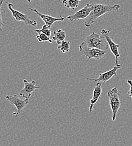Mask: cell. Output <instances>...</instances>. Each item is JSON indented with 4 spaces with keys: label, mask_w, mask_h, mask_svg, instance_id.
<instances>
[{
    "label": "cell",
    "mask_w": 132,
    "mask_h": 146,
    "mask_svg": "<svg viewBox=\"0 0 132 146\" xmlns=\"http://www.w3.org/2000/svg\"><path fill=\"white\" fill-rule=\"evenodd\" d=\"M120 8V5L119 4L110 5L102 3H96L94 5V8L89 15L85 19L84 25L86 27L89 28L101 17L110 12L118 11Z\"/></svg>",
    "instance_id": "obj_1"
},
{
    "label": "cell",
    "mask_w": 132,
    "mask_h": 146,
    "mask_svg": "<svg viewBox=\"0 0 132 146\" xmlns=\"http://www.w3.org/2000/svg\"><path fill=\"white\" fill-rule=\"evenodd\" d=\"M79 50L82 55H85L88 58L86 62L92 58L99 60L103 57L106 54L105 51L88 47L84 42H82L79 45Z\"/></svg>",
    "instance_id": "obj_3"
},
{
    "label": "cell",
    "mask_w": 132,
    "mask_h": 146,
    "mask_svg": "<svg viewBox=\"0 0 132 146\" xmlns=\"http://www.w3.org/2000/svg\"><path fill=\"white\" fill-rule=\"evenodd\" d=\"M93 8L94 5L87 3L82 9L77 11L74 14L68 16L67 18L71 21L85 19L89 15Z\"/></svg>",
    "instance_id": "obj_9"
},
{
    "label": "cell",
    "mask_w": 132,
    "mask_h": 146,
    "mask_svg": "<svg viewBox=\"0 0 132 146\" xmlns=\"http://www.w3.org/2000/svg\"><path fill=\"white\" fill-rule=\"evenodd\" d=\"M70 42L68 40H63L58 46V49L60 50L63 53L67 52L70 49Z\"/></svg>",
    "instance_id": "obj_15"
},
{
    "label": "cell",
    "mask_w": 132,
    "mask_h": 146,
    "mask_svg": "<svg viewBox=\"0 0 132 146\" xmlns=\"http://www.w3.org/2000/svg\"><path fill=\"white\" fill-rule=\"evenodd\" d=\"M102 83H101V82H96V84L93 91V97L90 101V105L89 107V111L90 113L92 112L95 104L98 102L99 98H100L102 94Z\"/></svg>",
    "instance_id": "obj_12"
},
{
    "label": "cell",
    "mask_w": 132,
    "mask_h": 146,
    "mask_svg": "<svg viewBox=\"0 0 132 146\" xmlns=\"http://www.w3.org/2000/svg\"><path fill=\"white\" fill-rule=\"evenodd\" d=\"M127 83L129 84V86H130V89L129 91L128 92V95L129 96V97L132 98V80H127Z\"/></svg>",
    "instance_id": "obj_19"
},
{
    "label": "cell",
    "mask_w": 132,
    "mask_h": 146,
    "mask_svg": "<svg viewBox=\"0 0 132 146\" xmlns=\"http://www.w3.org/2000/svg\"><path fill=\"white\" fill-rule=\"evenodd\" d=\"M3 2V0H0V31H2L3 26L4 24V21L3 20V15L5 13L4 9L2 8Z\"/></svg>",
    "instance_id": "obj_18"
},
{
    "label": "cell",
    "mask_w": 132,
    "mask_h": 146,
    "mask_svg": "<svg viewBox=\"0 0 132 146\" xmlns=\"http://www.w3.org/2000/svg\"><path fill=\"white\" fill-rule=\"evenodd\" d=\"M24 88L20 91L19 94L21 96L30 99L32 93L38 89H40V87L36 86V82L35 80L29 82L26 79L23 80Z\"/></svg>",
    "instance_id": "obj_10"
},
{
    "label": "cell",
    "mask_w": 132,
    "mask_h": 146,
    "mask_svg": "<svg viewBox=\"0 0 132 146\" xmlns=\"http://www.w3.org/2000/svg\"><path fill=\"white\" fill-rule=\"evenodd\" d=\"M28 2H31L32 1H33V0H27ZM39 1H42V0H39Z\"/></svg>",
    "instance_id": "obj_20"
},
{
    "label": "cell",
    "mask_w": 132,
    "mask_h": 146,
    "mask_svg": "<svg viewBox=\"0 0 132 146\" xmlns=\"http://www.w3.org/2000/svg\"><path fill=\"white\" fill-rule=\"evenodd\" d=\"M29 10L37 14L41 18V19L43 20V21L45 23V24L49 27V28L50 29H51L52 28L54 23H56V21H63L64 20V18L62 15H60L59 18H54L50 15H48L41 14L38 11V10L36 9L29 8Z\"/></svg>",
    "instance_id": "obj_11"
},
{
    "label": "cell",
    "mask_w": 132,
    "mask_h": 146,
    "mask_svg": "<svg viewBox=\"0 0 132 146\" xmlns=\"http://www.w3.org/2000/svg\"><path fill=\"white\" fill-rule=\"evenodd\" d=\"M38 35L36 36V38L40 42H49V43H52L53 42V39H52L50 37L46 35L45 34H44L41 32H38Z\"/></svg>",
    "instance_id": "obj_16"
},
{
    "label": "cell",
    "mask_w": 132,
    "mask_h": 146,
    "mask_svg": "<svg viewBox=\"0 0 132 146\" xmlns=\"http://www.w3.org/2000/svg\"><path fill=\"white\" fill-rule=\"evenodd\" d=\"M84 42L89 47L96 48L105 51H107L109 47L106 38L102 35L101 36L94 32L87 36Z\"/></svg>",
    "instance_id": "obj_2"
},
{
    "label": "cell",
    "mask_w": 132,
    "mask_h": 146,
    "mask_svg": "<svg viewBox=\"0 0 132 146\" xmlns=\"http://www.w3.org/2000/svg\"><path fill=\"white\" fill-rule=\"evenodd\" d=\"M51 29H50L49 28V27L46 25V24H44L42 28L41 29H37L35 30V32H41V33H42L44 34H45L46 35H47L48 36L50 37L51 36Z\"/></svg>",
    "instance_id": "obj_17"
},
{
    "label": "cell",
    "mask_w": 132,
    "mask_h": 146,
    "mask_svg": "<svg viewBox=\"0 0 132 146\" xmlns=\"http://www.w3.org/2000/svg\"><path fill=\"white\" fill-rule=\"evenodd\" d=\"M122 66L119 64L115 65L113 68L106 72L99 74V75L98 78L93 79V78H86V80L88 81H93L95 82H103L106 83L110 80L113 76L117 75V71L121 69Z\"/></svg>",
    "instance_id": "obj_8"
},
{
    "label": "cell",
    "mask_w": 132,
    "mask_h": 146,
    "mask_svg": "<svg viewBox=\"0 0 132 146\" xmlns=\"http://www.w3.org/2000/svg\"><path fill=\"white\" fill-rule=\"evenodd\" d=\"M108 97L110 100V104L113 112V121L116 119L118 111L121 106V101L119 98V93L116 87H114L108 92Z\"/></svg>",
    "instance_id": "obj_5"
},
{
    "label": "cell",
    "mask_w": 132,
    "mask_h": 146,
    "mask_svg": "<svg viewBox=\"0 0 132 146\" xmlns=\"http://www.w3.org/2000/svg\"><path fill=\"white\" fill-rule=\"evenodd\" d=\"M80 1L81 0H63L62 3L66 8L74 10L78 7Z\"/></svg>",
    "instance_id": "obj_14"
},
{
    "label": "cell",
    "mask_w": 132,
    "mask_h": 146,
    "mask_svg": "<svg viewBox=\"0 0 132 146\" xmlns=\"http://www.w3.org/2000/svg\"><path fill=\"white\" fill-rule=\"evenodd\" d=\"M6 4L7 5V8L10 11L13 17L16 20L18 21H21L27 25H31L32 27H36L38 25V23L36 22V20L30 19L27 15L22 13H20V11L17 10H15L13 8L14 5L13 3L6 2Z\"/></svg>",
    "instance_id": "obj_6"
},
{
    "label": "cell",
    "mask_w": 132,
    "mask_h": 146,
    "mask_svg": "<svg viewBox=\"0 0 132 146\" xmlns=\"http://www.w3.org/2000/svg\"><path fill=\"white\" fill-rule=\"evenodd\" d=\"M110 32H111L110 29L109 31H106V29H103L101 31V35H102L106 38V39L109 44V46L110 47V48L111 50V51L112 52L113 55L115 56V65H116L119 64L118 60H119V57L120 56V55L119 52V48L120 47V45L115 43L113 42V39L111 38V37L110 35Z\"/></svg>",
    "instance_id": "obj_7"
},
{
    "label": "cell",
    "mask_w": 132,
    "mask_h": 146,
    "mask_svg": "<svg viewBox=\"0 0 132 146\" xmlns=\"http://www.w3.org/2000/svg\"><path fill=\"white\" fill-rule=\"evenodd\" d=\"M67 38L66 33L59 29L54 32V36H53V40H56L57 44H60L62 41L64 40Z\"/></svg>",
    "instance_id": "obj_13"
},
{
    "label": "cell",
    "mask_w": 132,
    "mask_h": 146,
    "mask_svg": "<svg viewBox=\"0 0 132 146\" xmlns=\"http://www.w3.org/2000/svg\"><path fill=\"white\" fill-rule=\"evenodd\" d=\"M6 99L11 104L14 105L17 111V112H14L13 114L17 117L24 109L26 106L29 103V99L27 98L21 96L20 94H15L13 96L7 95L6 96Z\"/></svg>",
    "instance_id": "obj_4"
}]
</instances>
